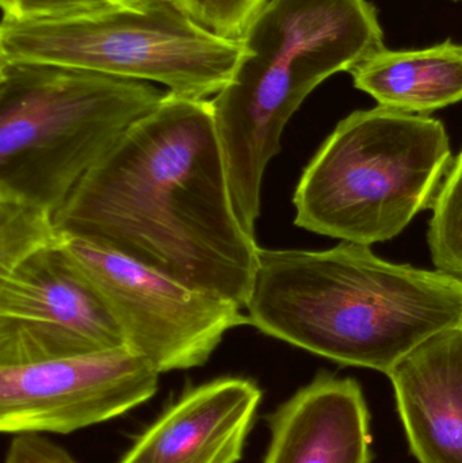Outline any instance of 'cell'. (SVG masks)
I'll list each match as a JSON object with an SVG mask.
<instances>
[{"instance_id":"obj_1","label":"cell","mask_w":462,"mask_h":463,"mask_svg":"<svg viewBox=\"0 0 462 463\" xmlns=\"http://www.w3.org/2000/svg\"><path fill=\"white\" fill-rule=\"evenodd\" d=\"M53 220L67 239L246 309L260 247L236 214L211 99L168 92L81 179Z\"/></svg>"},{"instance_id":"obj_2","label":"cell","mask_w":462,"mask_h":463,"mask_svg":"<svg viewBox=\"0 0 462 463\" xmlns=\"http://www.w3.org/2000/svg\"><path fill=\"white\" fill-rule=\"evenodd\" d=\"M246 310L268 336L388 374L429 337L462 326V279L385 260L355 242L260 248Z\"/></svg>"},{"instance_id":"obj_3","label":"cell","mask_w":462,"mask_h":463,"mask_svg":"<svg viewBox=\"0 0 462 463\" xmlns=\"http://www.w3.org/2000/svg\"><path fill=\"white\" fill-rule=\"evenodd\" d=\"M243 59L212 98L236 214L255 236L269 163L317 86L385 48L369 0H268L241 38Z\"/></svg>"},{"instance_id":"obj_4","label":"cell","mask_w":462,"mask_h":463,"mask_svg":"<svg viewBox=\"0 0 462 463\" xmlns=\"http://www.w3.org/2000/svg\"><path fill=\"white\" fill-rule=\"evenodd\" d=\"M168 91L148 81L0 61V200L51 214Z\"/></svg>"},{"instance_id":"obj_5","label":"cell","mask_w":462,"mask_h":463,"mask_svg":"<svg viewBox=\"0 0 462 463\" xmlns=\"http://www.w3.org/2000/svg\"><path fill=\"white\" fill-rule=\"evenodd\" d=\"M453 162L439 119L382 106L354 111L303 171L295 224L344 242L390 241L433 209Z\"/></svg>"},{"instance_id":"obj_6","label":"cell","mask_w":462,"mask_h":463,"mask_svg":"<svg viewBox=\"0 0 462 463\" xmlns=\"http://www.w3.org/2000/svg\"><path fill=\"white\" fill-rule=\"evenodd\" d=\"M243 41L198 24L179 0H135L95 13L0 26V61L40 62L148 81L186 99L216 97Z\"/></svg>"},{"instance_id":"obj_7","label":"cell","mask_w":462,"mask_h":463,"mask_svg":"<svg viewBox=\"0 0 462 463\" xmlns=\"http://www.w3.org/2000/svg\"><path fill=\"white\" fill-rule=\"evenodd\" d=\"M67 244L108 304L127 347L160 374L203 366L227 332L251 326L230 299L83 240Z\"/></svg>"},{"instance_id":"obj_8","label":"cell","mask_w":462,"mask_h":463,"mask_svg":"<svg viewBox=\"0 0 462 463\" xmlns=\"http://www.w3.org/2000/svg\"><path fill=\"white\" fill-rule=\"evenodd\" d=\"M119 347L121 328L65 237L0 275V366Z\"/></svg>"},{"instance_id":"obj_9","label":"cell","mask_w":462,"mask_h":463,"mask_svg":"<svg viewBox=\"0 0 462 463\" xmlns=\"http://www.w3.org/2000/svg\"><path fill=\"white\" fill-rule=\"evenodd\" d=\"M160 373L129 347L0 366V432L68 435L146 404Z\"/></svg>"},{"instance_id":"obj_10","label":"cell","mask_w":462,"mask_h":463,"mask_svg":"<svg viewBox=\"0 0 462 463\" xmlns=\"http://www.w3.org/2000/svg\"><path fill=\"white\" fill-rule=\"evenodd\" d=\"M262 397L259 385L244 377L186 389L118 463H239Z\"/></svg>"},{"instance_id":"obj_11","label":"cell","mask_w":462,"mask_h":463,"mask_svg":"<svg viewBox=\"0 0 462 463\" xmlns=\"http://www.w3.org/2000/svg\"><path fill=\"white\" fill-rule=\"evenodd\" d=\"M268 424L262 463H372L371 413L353 378L319 373Z\"/></svg>"},{"instance_id":"obj_12","label":"cell","mask_w":462,"mask_h":463,"mask_svg":"<svg viewBox=\"0 0 462 463\" xmlns=\"http://www.w3.org/2000/svg\"><path fill=\"white\" fill-rule=\"evenodd\" d=\"M420 463H462V326L420 343L388 372Z\"/></svg>"},{"instance_id":"obj_13","label":"cell","mask_w":462,"mask_h":463,"mask_svg":"<svg viewBox=\"0 0 462 463\" xmlns=\"http://www.w3.org/2000/svg\"><path fill=\"white\" fill-rule=\"evenodd\" d=\"M349 73L355 89L382 108L428 116L462 100V43L447 40L401 51L385 46Z\"/></svg>"},{"instance_id":"obj_14","label":"cell","mask_w":462,"mask_h":463,"mask_svg":"<svg viewBox=\"0 0 462 463\" xmlns=\"http://www.w3.org/2000/svg\"><path fill=\"white\" fill-rule=\"evenodd\" d=\"M53 217L30 203L0 200V275L64 239L56 230Z\"/></svg>"},{"instance_id":"obj_15","label":"cell","mask_w":462,"mask_h":463,"mask_svg":"<svg viewBox=\"0 0 462 463\" xmlns=\"http://www.w3.org/2000/svg\"><path fill=\"white\" fill-rule=\"evenodd\" d=\"M428 242L436 269L462 279V151L437 195Z\"/></svg>"},{"instance_id":"obj_16","label":"cell","mask_w":462,"mask_h":463,"mask_svg":"<svg viewBox=\"0 0 462 463\" xmlns=\"http://www.w3.org/2000/svg\"><path fill=\"white\" fill-rule=\"evenodd\" d=\"M268 0H179L184 10L211 32L241 40Z\"/></svg>"},{"instance_id":"obj_17","label":"cell","mask_w":462,"mask_h":463,"mask_svg":"<svg viewBox=\"0 0 462 463\" xmlns=\"http://www.w3.org/2000/svg\"><path fill=\"white\" fill-rule=\"evenodd\" d=\"M3 18L11 21H46L71 18L111 7L108 0H0Z\"/></svg>"},{"instance_id":"obj_18","label":"cell","mask_w":462,"mask_h":463,"mask_svg":"<svg viewBox=\"0 0 462 463\" xmlns=\"http://www.w3.org/2000/svg\"><path fill=\"white\" fill-rule=\"evenodd\" d=\"M5 463H79L64 449L43 435H14Z\"/></svg>"},{"instance_id":"obj_19","label":"cell","mask_w":462,"mask_h":463,"mask_svg":"<svg viewBox=\"0 0 462 463\" xmlns=\"http://www.w3.org/2000/svg\"><path fill=\"white\" fill-rule=\"evenodd\" d=\"M108 2L111 3V5H124V3H130L135 2V0H108Z\"/></svg>"},{"instance_id":"obj_20","label":"cell","mask_w":462,"mask_h":463,"mask_svg":"<svg viewBox=\"0 0 462 463\" xmlns=\"http://www.w3.org/2000/svg\"><path fill=\"white\" fill-rule=\"evenodd\" d=\"M455 2H462V0H455Z\"/></svg>"}]
</instances>
